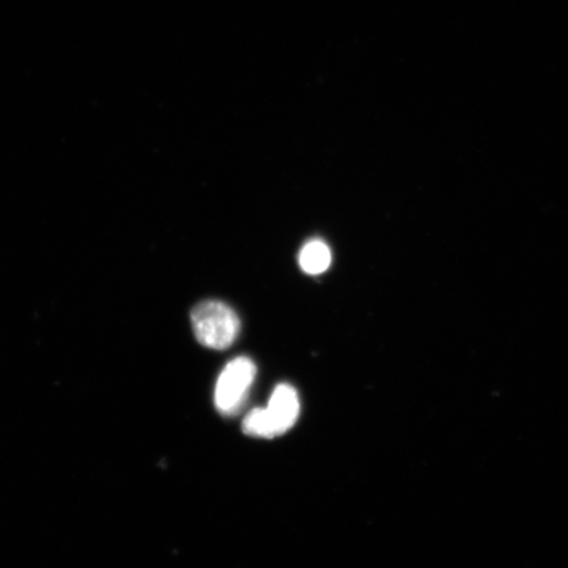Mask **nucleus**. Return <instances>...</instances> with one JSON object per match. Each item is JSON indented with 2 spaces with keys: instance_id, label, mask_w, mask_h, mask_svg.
Returning a JSON list of instances; mask_svg holds the SVG:
<instances>
[{
  "instance_id": "obj_1",
  "label": "nucleus",
  "mask_w": 568,
  "mask_h": 568,
  "mask_svg": "<svg viewBox=\"0 0 568 568\" xmlns=\"http://www.w3.org/2000/svg\"><path fill=\"white\" fill-rule=\"evenodd\" d=\"M301 414V402L293 386H276L266 408H255L245 416L243 432L255 438H275L295 425Z\"/></svg>"
},
{
  "instance_id": "obj_2",
  "label": "nucleus",
  "mask_w": 568,
  "mask_h": 568,
  "mask_svg": "<svg viewBox=\"0 0 568 568\" xmlns=\"http://www.w3.org/2000/svg\"><path fill=\"white\" fill-rule=\"evenodd\" d=\"M195 337L210 349H229L241 331L240 318L230 305L217 301L199 303L191 312Z\"/></svg>"
},
{
  "instance_id": "obj_3",
  "label": "nucleus",
  "mask_w": 568,
  "mask_h": 568,
  "mask_svg": "<svg viewBox=\"0 0 568 568\" xmlns=\"http://www.w3.org/2000/svg\"><path fill=\"white\" fill-rule=\"evenodd\" d=\"M255 374L257 367L247 357H237L224 367L215 389V406L220 414L226 417L240 414L251 393Z\"/></svg>"
},
{
  "instance_id": "obj_4",
  "label": "nucleus",
  "mask_w": 568,
  "mask_h": 568,
  "mask_svg": "<svg viewBox=\"0 0 568 568\" xmlns=\"http://www.w3.org/2000/svg\"><path fill=\"white\" fill-rule=\"evenodd\" d=\"M332 262L328 245L322 240H312L305 244L300 254V265L304 273L317 275L326 272Z\"/></svg>"
}]
</instances>
